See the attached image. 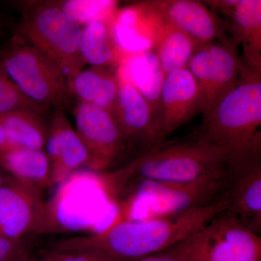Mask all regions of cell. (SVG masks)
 I'll use <instances>...</instances> for the list:
<instances>
[{"mask_svg": "<svg viewBox=\"0 0 261 261\" xmlns=\"http://www.w3.org/2000/svg\"><path fill=\"white\" fill-rule=\"evenodd\" d=\"M113 114L126 142L141 146L144 152L162 142L161 116L128 81L120 80Z\"/></svg>", "mask_w": 261, "mask_h": 261, "instance_id": "7c38bea8", "label": "cell"}, {"mask_svg": "<svg viewBox=\"0 0 261 261\" xmlns=\"http://www.w3.org/2000/svg\"><path fill=\"white\" fill-rule=\"evenodd\" d=\"M81 102L107 109L113 113L120 80L106 67L92 66L75 75L68 85Z\"/></svg>", "mask_w": 261, "mask_h": 261, "instance_id": "ac0fdd59", "label": "cell"}, {"mask_svg": "<svg viewBox=\"0 0 261 261\" xmlns=\"http://www.w3.org/2000/svg\"><path fill=\"white\" fill-rule=\"evenodd\" d=\"M239 0H213V1H205V5L210 7L211 9L214 10H218L224 13L225 15L229 14L230 12L233 9L237 4H238Z\"/></svg>", "mask_w": 261, "mask_h": 261, "instance_id": "83f0119b", "label": "cell"}, {"mask_svg": "<svg viewBox=\"0 0 261 261\" xmlns=\"http://www.w3.org/2000/svg\"><path fill=\"white\" fill-rule=\"evenodd\" d=\"M53 4L80 25L103 20L116 8V1L111 0H66Z\"/></svg>", "mask_w": 261, "mask_h": 261, "instance_id": "603a6c76", "label": "cell"}, {"mask_svg": "<svg viewBox=\"0 0 261 261\" xmlns=\"http://www.w3.org/2000/svg\"><path fill=\"white\" fill-rule=\"evenodd\" d=\"M227 155L198 139L154 146L125 167L101 176L105 193L115 200L122 189L139 180L187 183L228 176Z\"/></svg>", "mask_w": 261, "mask_h": 261, "instance_id": "3957f363", "label": "cell"}, {"mask_svg": "<svg viewBox=\"0 0 261 261\" xmlns=\"http://www.w3.org/2000/svg\"><path fill=\"white\" fill-rule=\"evenodd\" d=\"M45 147L53 185L65 181L75 170L88 164L87 149L61 110H56L48 126Z\"/></svg>", "mask_w": 261, "mask_h": 261, "instance_id": "5bb4252c", "label": "cell"}, {"mask_svg": "<svg viewBox=\"0 0 261 261\" xmlns=\"http://www.w3.org/2000/svg\"><path fill=\"white\" fill-rule=\"evenodd\" d=\"M77 135L89 154L87 167L108 169L124 150L126 140L111 111L80 102L75 112Z\"/></svg>", "mask_w": 261, "mask_h": 261, "instance_id": "9c48e42d", "label": "cell"}, {"mask_svg": "<svg viewBox=\"0 0 261 261\" xmlns=\"http://www.w3.org/2000/svg\"><path fill=\"white\" fill-rule=\"evenodd\" d=\"M161 142L202 113L200 88L187 68L168 73L165 77L161 97Z\"/></svg>", "mask_w": 261, "mask_h": 261, "instance_id": "4fadbf2b", "label": "cell"}, {"mask_svg": "<svg viewBox=\"0 0 261 261\" xmlns=\"http://www.w3.org/2000/svg\"><path fill=\"white\" fill-rule=\"evenodd\" d=\"M130 72L132 80L128 82L160 112L161 118V92L166 75L154 51H146L136 57L130 64Z\"/></svg>", "mask_w": 261, "mask_h": 261, "instance_id": "44dd1931", "label": "cell"}, {"mask_svg": "<svg viewBox=\"0 0 261 261\" xmlns=\"http://www.w3.org/2000/svg\"><path fill=\"white\" fill-rule=\"evenodd\" d=\"M163 23L169 24L191 38L196 47L215 42L230 43L224 23L202 2L159 0L142 3Z\"/></svg>", "mask_w": 261, "mask_h": 261, "instance_id": "30bf717a", "label": "cell"}, {"mask_svg": "<svg viewBox=\"0 0 261 261\" xmlns=\"http://www.w3.org/2000/svg\"><path fill=\"white\" fill-rule=\"evenodd\" d=\"M0 166L9 177L42 192L53 185L50 163L43 149L15 147L0 153Z\"/></svg>", "mask_w": 261, "mask_h": 261, "instance_id": "2e32d148", "label": "cell"}, {"mask_svg": "<svg viewBox=\"0 0 261 261\" xmlns=\"http://www.w3.org/2000/svg\"><path fill=\"white\" fill-rule=\"evenodd\" d=\"M186 261H261V237L225 211L171 247Z\"/></svg>", "mask_w": 261, "mask_h": 261, "instance_id": "52a82bcc", "label": "cell"}, {"mask_svg": "<svg viewBox=\"0 0 261 261\" xmlns=\"http://www.w3.org/2000/svg\"><path fill=\"white\" fill-rule=\"evenodd\" d=\"M8 149H10V147L7 140L6 135H5L4 129L0 125V153Z\"/></svg>", "mask_w": 261, "mask_h": 261, "instance_id": "f1b7e54d", "label": "cell"}, {"mask_svg": "<svg viewBox=\"0 0 261 261\" xmlns=\"http://www.w3.org/2000/svg\"><path fill=\"white\" fill-rule=\"evenodd\" d=\"M0 125L4 129L10 149H43L45 147L48 127L39 113L30 111L4 113L0 115Z\"/></svg>", "mask_w": 261, "mask_h": 261, "instance_id": "d6986e66", "label": "cell"}, {"mask_svg": "<svg viewBox=\"0 0 261 261\" xmlns=\"http://www.w3.org/2000/svg\"><path fill=\"white\" fill-rule=\"evenodd\" d=\"M228 176L187 183L139 180L130 182L114 200L119 205L114 221L166 217L213 203L224 197Z\"/></svg>", "mask_w": 261, "mask_h": 261, "instance_id": "277c9868", "label": "cell"}, {"mask_svg": "<svg viewBox=\"0 0 261 261\" xmlns=\"http://www.w3.org/2000/svg\"><path fill=\"white\" fill-rule=\"evenodd\" d=\"M228 208L226 192L219 200L178 214L141 221H113L99 232L53 242L57 251L94 250L125 261L164 251L198 231Z\"/></svg>", "mask_w": 261, "mask_h": 261, "instance_id": "6da1fadb", "label": "cell"}, {"mask_svg": "<svg viewBox=\"0 0 261 261\" xmlns=\"http://www.w3.org/2000/svg\"><path fill=\"white\" fill-rule=\"evenodd\" d=\"M82 27L53 2L34 3L23 13L27 39L56 62L68 85L86 65L80 49Z\"/></svg>", "mask_w": 261, "mask_h": 261, "instance_id": "5b68a950", "label": "cell"}, {"mask_svg": "<svg viewBox=\"0 0 261 261\" xmlns=\"http://www.w3.org/2000/svg\"><path fill=\"white\" fill-rule=\"evenodd\" d=\"M22 93L44 109L64 111L70 102L66 77L56 62L32 44H16L0 60Z\"/></svg>", "mask_w": 261, "mask_h": 261, "instance_id": "8992f818", "label": "cell"}, {"mask_svg": "<svg viewBox=\"0 0 261 261\" xmlns=\"http://www.w3.org/2000/svg\"><path fill=\"white\" fill-rule=\"evenodd\" d=\"M137 261H186L183 257L173 250L172 247L164 250V251L158 252V253L152 254L139 259Z\"/></svg>", "mask_w": 261, "mask_h": 261, "instance_id": "4316f807", "label": "cell"}, {"mask_svg": "<svg viewBox=\"0 0 261 261\" xmlns=\"http://www.w3.org/2000/svg\"><path fill=\"white\" fill-rule=\"evenodd\" d=\"M243 65L231 43L213 42L196 48L187 68L200 88L203 118L238 83Z\"/></svg>", "mask_w": 261, "mask_h": 261, "instance_id": "ba28073f", "label": "cell"}, {"mask_svg": "<svg viewBox=\"0 0 261 261\" xmlns=\"http://www.w3.org/2000/svg\"><path fill=\"white\" fill-rule=\"evenodd\" d=\"M226 211L261 236V162L228 173Z\"/></svg>", "mask_w": 261, "mask_h": 261, "instance_id": "9a60e30c", "label": "cell"}, {"mask_svg": "<svg viewBox=\"0 0 261 261\" xmlns=\"http://www.w3.org/2000/svg\"><path fill=\"white\" fill-rule=\"evenodd\" d=\"M40 256L47 261H125L94 250L57 251L46 249Z\"/></svg>", "mask_w": 261, "mask_h": 261, "instance_id": "d4e9b609", "label": "cell"}, {"mask_svg": "<svg viewBox=\"0 0 261 261\" xmlns=\"http://www.w3.org/2000/svg\"><path fill=\"white\" fill-rule=\"evenodd\" d=\"M31 248L32 243L27 238H0V261H13Z\"/></svg>", "mask_w": 261, "mask_h": 261, "instance_id": "484cf974", "label": "cell"}, {"mask_svg": "<svg viewBox=\"0 0 261 261\" xmlns=\"http://www.w3.org/2000/svg\"><path fill=\"white\" fill-rule=\"evenodd\" d=\"M32 261H47V260H44V259L43 258V257H42L41 256L39 257L34 256V259H33Z\"/></svg>", "mask_w": 261, "mask_h": 261, "instance_id": "1f68e13d", "label": "cell"}, {"mask_svg": "<svg viewBox=\"0 0 261 261\" xmlns=\"http://www.w3.org/2000/svg\"><path fill=\"white\" fill-rule=\"evenodd\" d=\"M159 20L154 53L166 75L174 70L187 68L197 47L185 33Z\"/></svg>", "mask_w": 261, "mask_h": 261, "instance_id": "ffe728a7", "label": "cell"}, {"mask_svg": "<svg viewBox=\"0 0 261 261\" xmlns=\"http://www.w3.org/2000/svg\"><path fill=\"white\" fill-rule=\"evenodd\" d=\"M197 139L224 151L228 173L261 162L260 68L243 63L238 83L204 117Z\"/></svg>", "mask_w": 261, "mask_h": 261, "instance_id": "7a4b0ae2", "label": "cell"}, {"mask_svg": "<svg viewBox=\"0 0 261 261\" xmlns=\"http://www.w3.org/2000/svg\"><path fill=\"white\" fill-rule=\"evenodd\" d=\"M15 111H34L43 115L47 110L32 102L22 93L0 61V115Z\"/></svg>", "mask_w": 261, "mask_h": 261, "instance_id": "cb8c5ba5", "label": "cell"}, {"mask_svg": "<svg viewBox=\"0 0 261 261\" xmlns=\"http://www.w3.org/2000/svg\"><path fill=\"white\" fill-rule=\"evenodd\" d=\"M80 49L86 65L106 68L116 63V50L103 20H94L82 27Z\"/></svg>", "mask_w": 261, "mask_h": 261, "instance_id": "7402d4cb", "label": "cell"}, {"mask_svg": "<svg viewBox=\"0 0 261 261\" xmlns=\"http://www.w3.org/2000/svg\"><path fill=\"white\" fill-rule=\"evenodd\" d=\"M231 23L226 28L237 43H241L247 66L261 67V1L239 0L227 15Z\"/></svg>", "mask_w": 261, "mask_h": 261, "instance_id": "e0dca14e", "label": "cell"}, {"mask_svg": "<svg viewBox=\"0 0 261 261\" xmlns=\"http://www.w3.org/2000/svg\"><path fill=\"white\" fill-rule=\"evenodd\" d=\"M5 181V177H4V176H3V174H2L1 172H0V186H1V185L4 183Z\"/></svg>", "mask_w": 261, "mask_h": 261, "instance_id": "4dcf8cb0", "label": "cell"}, {"mask_svg": "<svg viewBox=\"0 0 261 261\" xmlns=\"http://www.w3.org/2000/svg\"><path fill=\"white\" fill-rule=\"evenodd\" d=\"M42 193L5 178L0 186V238H22L42 231L46 204Z\"/></svg>", "mask_w": 261, "mask_h": 261, "instance_id": "8fae6325", "label": "cell"}, {"mask_svg": "<svg viewBox=\"0 0 261 261\" xmlns=\"http://www.w3.org/2000/svg\"><path fill=\"white\" fill-rule=\"evenodd\" d=\"M32 249H29L27 251L23 252L21 255H19L17 257L15 260L13 261H32L35 255L33 254Z\"/></svg>", "mask_w": 261, "mask_h": 261, "instance_id": "f546056e", "label": "cell"}]
</instances>
